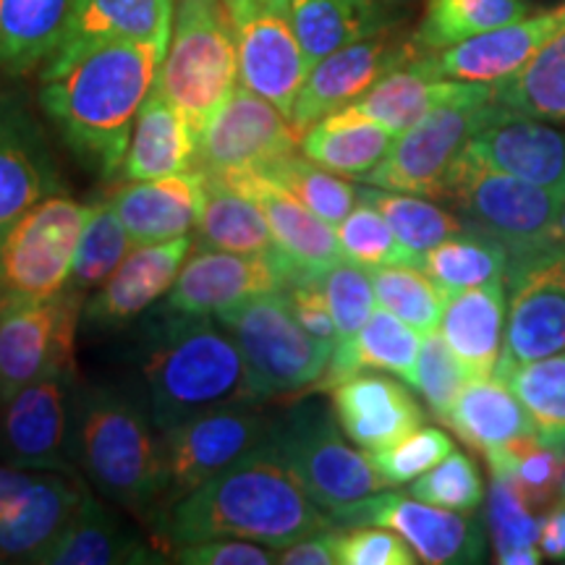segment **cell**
<instances>
[{
  "label": "cell",
  "mask_w": 565,
  "mask_h": 565,
  "mask_svg": "<svg viewBox=\"0 0 565 565\" xmlns=\"http://www.w3.org/2000/svg\"><path fill=\"white\" fill-rule=\"evenodd\" d=\"M532 419L534 437L565 456V353L500 372Z\"/></svg>",
  "instance_id": "7bdbcfd3"
},
{
  "label": "cell",
  "mask_w": 565,
  "mask_h": 565,
  "mask_svg": "<svg viewBox=\"0 0 565 565\" xmlns=\"http://www.w3.org/2000/svg\"><path fill=\"white\" fill-rule=\"evenodd\" d=\"M412 38L401 40L391 30L372 34V38L345 45L341 51L324 55L309 68L291 110V126L299 137L309 126L330 116V113L349 108L364 92H370L391 71L406 66L416 58Z\"/></svg>",
  "instance_id": "d6986e66"
},
{
  "label": "cell",
  "mask_w": 565,
  "mask_h": 565,
  "mask_svg": "<svg viewBox=\"0 0 565 565\" xmlns=\"http://www.w3.org/2000/svg\"><path fill=\"white\" fill-rule=\"evenodd\" d=\"M301 150L291 118L238 84L200 137V168L207 173H257Z\"/></svg>",
  "instance_id": "e0dca14e"
},
{
  "label": "cell",
  "mask_w": 565,
  "mask_h": 565,
  "mask_svg": "<svg viewBox=\"0 0 565 565\" xmlns=\"http://www.w3.org/2000/svg\"><path fill=\"white\" fill-rule=\"evenodd\" d=\"M252 175H259L263 181L273 183L275 189L294 196L296 202H301L303 207L312 210L317 217H322L330 225L341 223L359 202V186L345 181V175L317 166L303 152L288 154V158L273 162V166Z\"/></svg>",
  "instance_id": "b9f144b4"
},
{
  "label": "cell",
  "mask_w": 565,
  "mask_h": 565,
  "mask_svg": "<svg viewBox=\"0 0 565 565\" xmlns=\"http://www.w3.org/2000/svg\"><path fill=\"white\" fill-rule=\"evenodd\" d=\"M419 267L445 294H456L482 286H505L511 254L490 233L466 225L461 233L424 254Z\"/></svg>",
  "instance_id": "f35d334b"
},
{
  "label": "cell",
  "mask_w": 565,
  "mask_h": 565,
  "mask_svg": "<svg viewBox=\"0 0 565 565\" xmlns=\"http://www.w3.org/2000/svg\"><path fill=\"white\" fill-rule=\"evenodd\" d=\"M270 437L296 482L328 513L385 490L370 456L343 433L333 404L301 398L270 422Z\"/></svg>",
  "instance_id": "52a82bcc"
},
{
  "label": "cell",
  "mask_w": 565,
  "mask_h": 565,
  "mask_svg": "<svg viewBox=\"0 0 565 565\" xmlns=\"http://www.w3.org/2000/svg\"><path fill=\"white\" fill-rule=\"evenodd\" d=\"M422 341L424 335L419 330L377 307L349 343L335 345L317 391H330L359 372H391L404 383H412Z\"/></svg>",
  "instance_id": "d6a6232c"
},
{
  "label": "cell",
  "mask_w": 565,
  "mask_h": 565,
  "mask_svg": "<svg viewBox=\"0 0 565 565\" xmlns=\"http://www.w3.org/2000/svg\"><path fill=\"white\" fill-rule=\"evenodd\" d=\"M359 200L370 202L372 207L383 212L398 242L419 259L437 244H443L445 238L466 228L461 217L440 207L437 202H429L424 194L393 192V189H380L370 183V186H359Z\"/></svg>",
  "instance_id": "f6af8a7d"
},
{
  "label": "cell",
  "mask_w": 565,
  "mask_h": 565,
  "mask_svg": "<svg viewBox=\"0 0 565 565\" xmlns=\"http://www.w3.org/2000/svg\"><path fill=\"white\" fill-rule=\"evenodd\" d=\"M466 160L565 194V131L542 118L503 110L471 137Z\"/></svg>",
  "instance_id": "603a6c76"
},
{
  "label": "cell",
  "mask_w": 565,
  "mask_h": 565,
  "mask_svg": "<svg viewBox=\"0 0 565 565\" xmlns=\"http://www.w3.org/2000/svg\"><path fill=\"white\" fill-rule=\"evenodd\" d=\"M267 427H270V419L257 412V404H233L196 414L166 429L162 454H166L168 487L158 521L181 498L249 454L267 435Z\"/></svg>",
  "instance_id": "2e32d148"
},
{
  "label": "cell",
  "mask_w": 565,
  "mask_h": 565,
  "mask_svg": "<svg viewBox=\"0 0 565 565\" xmlns=\"http://www.w3.org/2000/svg\"><path fill=\"white\" fill-rule=\"evenodd\" d=\"M565 26V6L524 17L498 30L458 42L445 51L416 55L429 74L445 79L494 84L524 68L550 38Z\"/></svg>",
  "instance_id": "7402d4cb"
},
{
  "label": "cell",
  "mask_w": 565,
  "mask_h": 565,
  "mask_svg": "<svg viewBox=\"0 0 565 565\" xmlns=\"http://www.w3.org/2000/svg\"><path fill=\"white\" fill-rule=\"evenodd\" d=\"M540 550L547 561L565 563V500L542 513Z\"/></svg>",
  "instance_id": "91938a15"
},
{
  "label": "cell",
  "mask_w": 565,
  "mask_h": 565,
  "mask_svg": "<svg viewBox=\"0 0 565 565\" xmlns=\"http://www.w3.org/2000/svg\"><path fill=\"white\" fill-rule=\"evenodd\" d=\"M215 320L242 351L257 404L317 385L333 356V345L296 320L282 288L252 296L215 315Z\"/></svg>",
  "instance_id": "5b68a950"
},
{
  "label": "cell",
  "mask_w": 565,
  "mask_h": 565,
  "mask_svg": "<svg viewBox=\"0 0 565 565\" xmlns=\"http://www.w3.org/2000/svg\"><path fill=\"white\" fill-rule=\"evenodd\" d=\"M76 380V364L58 366L0 404V463L21 471L79 475L68 454Z\"/></svg>",
  "instance_id": "9a60e30c"
},
{
  "label": "cell",
  "mask_w": 565,
  "mask_h": 565,
  "mask_svg": "<svg viewBox=\"0 0 565 565\" xmlns=\"http://www.w3.org/2000/svg\"><path fill=\"white\" fill-rule=\"evenodd\" d=\"M338 565H414L419 557L401 534L385 526H338Z\"/></svg>",
  "instance_id": "11a10c76"
},
{
  "label": "cell",
  "mask_w": 565,
  "mask_h": 565,
  "mask_svg": "<svg viewBox=\"0 0 565 565\" xmlns=\"http://www.w3.org/2000/svg\"><path fill=\"white\" fill-rule=\"evenodd\" d=\"M338 526L296 482L270 427L249 454L207 479L154 524V540L171 555L173 547L212 536H238L282 550L303 536Z\"/></svg>",
  "instance_id": "7a4b0ae2"
},
{
  "label": "cell",
  "mask_w": 565,
  "mask_h": 565,
  "mask_svg": "<svg viewBox=\"0 0 565 565\" xmlns=\"http://www.w3.org/2000/svg\"><path fill=\"white\" fill-rule=\"evenodd\" d=\"M301 278L299 267L278 246L254 254L200 249L183 263L166 307L181 315L215 317L252 296L278 291Z\"/></svg>",
  "instance_id": "ac0fdd59"
},
{
  "label": "cell",
  "mask_w": 565,
  "mask_h": 565,
  "mask_svg": "<svg viewBox=\"0 0 565 565\" xmlns=\"http://www.w3.org/2000/svg\"><path fill=\"white\" fill-rule=\"evenodd\" d=\"M469 225L490 233L511 259L565 242V194L515 175L490 171L463 154L445 181V192Z\"/></svg>",
  "instance_id": "ba28073f"
},
{
  "label": "cell",
  "mask_w": 565,
  "mask_h": 565,
  "mask_svg": "<svg viewBox=\"0 0 565 565\" xmlns=\"http://www.w3.org/2000/svg\"><path fill=\"white\" fill-rule=\"evenodd\" d=\"M406 492L424 500V503L458 513H477L487 500L482 471H479L475 458L461 454V450H450L427 475L408 482Z\"/></svg>",
  "instance_id": "f907efd6"
},
{
  "label": "cell",
  "mask_w": 565,
  "mask_h": 565,
  "mask_svg": "<svg viewBox=\"0 0 565 565\" xmlns=\"http://www.w3.org/2000/svg\"><path fill=\"white\" fill-rule=\"evenodd\" d=\"M505 286V349L494 374L565 353V242L511 259Z\"/></svg>",
  "instance_id": "7c38bea8"
},
{
  "label": "cell",
  "mask_w": 565,
  "mask_h": 565,
  "mask_svg": "<svg viewBox=\"0 0 565 565\" xmlns=\"http://www.w3.org/2000/svg\"><path fill=\"white\" fill-rule=\"evenodd\" d=\"M335 231L345 263L364 267V270H377V267L391 265L419 267L422 263L416 254L398 242L383 212L364 200L356 202V207L335 225Z\"/></svg>",
  "instance_id": "681fc988"
},
{
  "label": "cell",
  "mask_w": 565,
  "mask_h": 565,
  "mask_svg": "<svg viewBox=\"0 0 565 565\" xmlns=\"http://www.w3.org/2000/svg\"><path fill=\"white\" fill-rule=\"evenodd\" d=\"M335 532L338 526L324 529V532L309 534L303 536V540L294 542V545L278 550V563L280 565H338Z\"/></svg>",
  "instance_id": "680465c9"
},
{
  "label": "cell",
  "mask_w": 565,
  "mask_h": 565,
  "mask_svg": "<svg viewBox=\"0 0 565 565\" xmlns=\"http://www.w3.org/2000/svg\"><path fill=\"white\" fill-rule=\"evenodd\" d=\"M192 246V236L160 244H134L110 278L84 301V330L100 335L118 333L126 324L141 320L154 307V301L171 294Z\"/></svg>",
  "instance_id": "44dd1931"
},
{
  "label": "cell",
  "mask_w": 565,
  "mask_h": 565,
  "mask_svg": "<svg viewBox=\"0 0 565 565\" xmlns=\"http://www.w3.org/2000/svg\"><path fill=\"white\" fill-rule=\"evenodd\" d=\"M200 168V134L154 87L141 105L126 150L124 181H154Z\"/></svg>",
  "instance_id": "4dcf8cb0"
},
{
  "label": "cell",
  "mask_w": 565,
  "mask_h": 565,
  "mask_svg": "<svg viewBox=\"0 0 565 565\" xmlns=\"http://www.w3.org/2000/svg\"><path fill=\"white\" fill-rule=\"evenodd\" d=\"M175 0H76L74 13L45 63L74 58L105 42L171 40Z\"/></svg>",
  "instance_id": "f546056e"
},
{
  "label": "cell",
  "mask_w": 565,
  "mask_h": 565,
  "mask_svg": "<svg viewBox=\"0 0 565 565\" xmlns=\"http://www.w3.org/2000/svg\"><path fill=\"white\" fill-rule=\"evenodd\" d=\"M492 477H503L529 500L536 513L563 503L565 456L540 443L534 435L521 437L505 448L484 454Z\"/></svg>",
  "instance_id": "ee69618b"
},
{
  "label": "cell",
  "mask_w": 565,
  "mask_h": 565,
  "mask_svg": "<svg viewBox=\"0 0 565 565\" xmlns=\"http://www.w3.org/2000/svg\"><path fill=\"white\" fill-rule=\"evenodd\" d=\"M131 246L134 242L129 233H126L118 212L113 210L110 202H100L92 212L87 228H84L79 238V246H76L74 267H71L66 288L87 301V296L95 288H100L110 278V273L124 263Z\"/></svg>",
  "instance_id": "c3c4849f"
},
{
  "label": "cell",
  "mask_w": 565,
  "mask_h": 565,
  "mask_svg": "<svg viewBox=\"0 0 565 565\" xmlns=\"http://www.w3.org/2000/svg\"><path fill=\"white\" fill-rule=\"evenodd\" d=\"M32 477L34 471L11 469V466L0 463V513H3L11 503H17L26 487H30Z\"/></svg>",
  "instance_id": "94428289"
},
{
  "label": "cell",
  "mask_w": 565,
  "mask_h": 565,
  "mask_svg": "<svg viewBox=\"0 0 565 565\" xmlns=\"http://www.w3.org/2000/svg\"><path fill=\"white\" fill-rule=\"evenodd\" d=\"M68 454L79 477L103 500L150 524L158 521L168 471L162 433L145 393L76 380Z\"/></svg>",
  "instance_id": "3957f363"
},
{
  "label": "cell",
  "mask_w": 565,
  "mask_h": 565,
  "mask_svg": "<svg viewBox=\"0 0 565 565\" xmlns=\"http://www.w3.org/2000/svg\"><path fill=\"white\" fill-rule=\"evenodd\" d=\"M469 383L471 374L466 372V366L458 362L456 353L445 343L440 330L424 335L414 377L408 383L422 398L424 408H429L437 419L445 422V416L454 408L456 398Z\"/></svg>",
  "instance_id": "f5cc1de1"
},
{
  "label": "cell",
  "mask_w": 565,
  "mask_h": 565,
  "mask_svg": "<svg viewBox=\"0 0 565 565\" xmlns=\"http://www.w3.org/2000/svg\"><path fill=\"white\" fill-rule=\"evenodd\" d=\"M529 11V0H427L412 42L419 55L437 53L524 19Z\"/></svg>",
  "instance_id": "60d3db41"
},
{
  "label": "cell",
  "mask_w": 565,
  "mask_h": 565,
  "mask_svg": "<svg viewBox=\"0 0 565 565\" xmlns=\"http://www.w3.org/2000/svg\"><path fill=\"white\" fill-rule=\"evenodd\" d=\"M87 487L66 471H34L24 494L0 513V563H34L53 545Z\"/></svg>",
  "instance_id": "4316f807"
},
{
  "label": "cell",
  "mask_w": 565,
  "mask_h": 565,
  "mask_svg": "<svg viewBox=\"0 0 565 565\" xmlns=\"http://www.w3.org/2000/svg\"><path fill=\"white\" fill-rule=\"evenodd\" d=\"M395 137L398 134L387 126L372 121L349 105L309 126L301 137V152L345 179H364L391 152Z\"/></svg>",
  "instance_id": "e575fe53"
},
{
  "label": "cell",
  "mask_w": 565,
  "mask_h": 565,
  "mask_svg": "<svg viewBox=\"0 0 565 565\" xmlns=\"http://www.w3.org/2000/svg\"><path fill=\"white\" fill-rule=\"evenodd\" d=\"M76 0H0V74L45 66L66 32Z\"/></svg>",
  "instance_id": "8d00e7d4"
},
{
  "label": "cell",
  "mask_w": 565,
  "mask_h": 565,
  "mask_svg": "<svg viewBox=\"0 0 565 565\" xmlns=\"http://www.w3.org/2000/svg\"><path fill=\"white\" fill-rule=\"evenodd\" d=\"M194 231L202 249L254 254L273 246L270 225L257 202L215 173H207L202 215Z\"/></svg>",
  "instance_id": "74e56055"
},
{
  "label": "cell",
  "mask_w": 565,
  "mask_h": 565,
  "mask_svg": "<svg viewBox=\"0 0 565 565\" xmlns=\"http://www.w3.org/2000/svg\"><path fill=\"white\" fill-rule=\"evenodd\" d=\"M238 55L225 0H175L173 32L158 87L202 137L238 87Z\"/></svg>",
  "instance_id": "8992f818"
},
{
  "label": "cell",
  "mask_w": 565,
  "mask_h": 565,
  "mask_svg": "<svg viewBox=\"0 0 565 565\" xmlns=\"http://www.w3.org/2000/svg\"><path fill=\"white\" fill-rule=\"evenodd\" d=\"M338 526H385L412 545L419 563L475 565L487 561L490 532L484 515L424 503L414 494L374 492L330 513Z\"/></svg>",
  "instance_id": "8fae6325"
},
{
  "label": "cell",
  "mask_w": 565,
  "mask_h": 565,
  "mask_svg": "<svg viewBox=\"0 0 565 565\" xmlns=\"http://www.w3.org/2000/svg\"><path fill=\"white\" fill-rule=\"evenodd\" d=\"M383 3H387V6H395V3H404V0H383Z\"/></svg>",
  "instance_id": "6125c7cd"
},
{
  "label": "cell",
  "mask_w": 565,
  "mask_h": 565,
  "mask_svg": "<svg viewBox=\"0 0 565 565\" xmlns=\"http://www.w3.org/2000/svg\"><path fill=\"white\" fill-rule=\"evenodd\" d=\"M221 179L257 202L267 225H270L273 246H278L299 267L303 278H312V275H320L328 267L341 263L343 254L341 244H338L335 225L324 223L312 210H307L301 202H296L294 196L275 189L273 183L263 181L259 175L233 173L221 175Z\"/></svg>",
  "instance_id": "f1b7e54d"
},
{
  "label": "cell",
  "mask_w": 565,
  "mask_h": 565,
  "mask_svg": "<svg viewBox=\"0 0 565 565\" xmlns=\"http://www.w3.org/2000/svg\"><path fill=\"white\" fill-rule=\"evenodd\" d=\"M505 286H482L448 294L437 330L471 380H477L498 372L505 349Z\"/></svg>",
  "instance_id": "1f68e13d"
},
{
  "label": "cell",
  "mask_w": 565,
  "mask_h": 565,
  "mask_svg": "<svg viewBox=\"0 0 565 565\" xmlns=\"http://www.w3.org/2000/svg\"><path fill=\"white\" fill-rule=\"evenodd\" d=\"M445 424L454 429L458 440L479 454H490L534 435L526 408L500 374L471 380L445 416Z\"/></svg>",
  "instance_id": "836d02e7"
},
{
  "label": "cell",
  "mask_w": 565,
  "mask_h": 565,
  "mask_svg": "<svg viewBox=\"0 0 565 565\" xmlns=\"http://www.w3.org/2000/svg\"><path fill=\"white\" fill-rule=\"evenodd\" d=\"M317 282H320L330 315H333L335 345L349 343L377 309L370 270L341 259L338 265L317 275Z\"/></svg>",
  "instance_id": "816d5d0a"
},
{
  "label": "cell",
  "mask_w": 565,
  "mask_h": 565,
  "mask_svg": "<svg viewBox=\"0 0 565 565\" xmlns=\"http://www.w3.org/2000/svg\"><path fill=\"white\" fill-rule=\"evenodd\" d=\"M95 207L66 192L45 196L0 236V307L45 299L66 288Z\"/></svg>",
  "instance_id": "9c48e42d"
},
{
  "label": "cell",
  "mask_w": 565,
  "mask_h": 565,
  "mask_svg": "<svg viewBox=\"0 0 565 565\" xmlns=\"http://www.w3.org/2000/svg\"><path fill=\"white\" fill-rule=\"evenodd\" d=\"M282 291L288 296V303H291L296 320H299L315 338L333 345L335 351V322L333 315H330L328 299H324L320 282H317V275L288 282Z\"/></svg>",
  "instance_id": "6f0895ef"
},
{
  "label": "cell",
  "mask_w": 565,
  "mask_h": 565,
  "mask_svg": "<svg viewBox=\"0 0 565 565\" xmlns=\"http://www.w3.org/2000/svg\"><path fill=\"white\" fill-rule=\"evenodd\" d=\"M377 307L401 317L422 335L440 328L448 294L416 265H391L370 270Z\"/></svg>",
  "instance_id": "7dc6e473"
},
{
  "label": "cell",
  "mask_w": 565,
  "mask_h": 565,
  "mask_svg": "<svg viewBox=\"0 0 565 565\" xmlns=\"http://www.w3.org/2000/svg\"><path fill=\"white\" fill-rule=\"evenodd\" d=\"M450 450H456L454 437L440 427H433V424H422L414 433L401 437L398 443L366 456H370L372 466L377 469V475L383 477L387 487H398L427 475Z\"/></svg>",
  "instance_id": "db71d44e"
},
{
  "label": "cell",
  "mask_w": 565,
  "mask_h": 565,
  "mask_svg": "<svg viewBox=\"0 0 565 565\" xmlns=\"http://www.w3.org/2000/svg\"><path fill=\"white\" fill-rule=\"evenodd\" d=\"M141 324L137 364L160 433L212 408L257 404L242 351L215 317L162 307Z\"/></svg>",
  "instance_id": "277c9868"
},
{
  "label": "cell",
  "mask_w": 565,
  "mask_h": 565,
  "mask_svg": "<svg viewBox=\"0 0 565 565\" xmlns=\"http://www.w3.org/2000/svg\"><path fill=\"white\" fill-rule=\"evenodd\" d=\"M171 40L105 42L40 68L38 100L68 152L100 179L121 173L134 124Z\"/></svg>",
  "instance_id": "6da1fadb"
},
{
  "label": "cell",
  "mask_w": 565,
  "mask_h": 565,
  "mask_svg": "<svg viewBox=\"0 0 565 565\" xmlns=\"http://www.w3.org/2000/svg\"><path fill=\"white\" fill-rule=\"evenodd\" d=\"M82 307L71 288L0 307V404L42 374L76 364Z\"/></svg>",
  "instance_id": "4fadbf2b"
},
{
  "label": "cell",
  "mask_w": 565,
  "mask_h": 565,
  "mask_svg": "<svg viewBox=\"0 0 565 565\" xmlns=\"http://www.w3.org/2000/svg\"><path fill=\"white\" fill-rule=\"evenodd\" d=\"M291 19L309 68L393 24L391 6L383 0H291Z\"/></svg>",
  "instance_id": "d590c367"
},
{
  "label": "cell",
  "mask_w": 565,
  "mask_h": 565,
  "mask_svg": "<svg viewBox=\"0 0 565 565\" xmlns=\"http://www.w3.org/2000/svg\"><path fill=\"white\" fill-rule=\"evenodd\" d=\"M61 192V171L45 129L21 92L0 87V236L26 210Z\"/></svg>",
  "instance_id": "ffe728a7"
},
{
  "label": "cell",
  "mask_w": 565,
  "mask_h": 565,
  "mask_svg": "<svg viewBox=\"0 0 565 565\" xmlns=\"http://www.w3.org/2000/svg\"><path fill=\"white\" fill-rule=\"evenodd\" d=\"M207 173L204 168L154 181H126L110 196L134 244H160L192 236L202 215Z\"/></svg>",
  "instance_id": "d4e9b609"
},
{
  "label": "cell",
  "mask_w": 565,
  "mask_h": 565,
  "mask_svg": "<svg viewBox=\"0 0 565 565\" xmlns=\"http://www.w3.org/2000/svg\"><path fill=\"white\" fill-rule=\"evenodd\" d=\"M238 55V82L291 118L309 74L296 38L291 0H225Z\"/></svg>",
  "instance_id": "5bb4252c"
},
{
  "label": "cell",
  "mask_w": 565,
  "mask_h": 565,
  "mask_svg": "<svg viewBox=\"0 0 565 565\" xmlns=\"http://www.w3.org/2000/svg\"><path fill=\"white\" fill-rule=\"evenodd\" d=\"M492 100L521 116L565 124V26L524 68L492 84Z\"/></svg>",
  "instance_id": "ab89813d"
},
{
  "label": "cell",
  "mask_w": 565,
  "mask_h": 565,
  "mask_svg": "<svg viewBox=\"0 0 565 565\" xmlns=\"http://www.w3.org/2000/svg\"><path fill=\"white\" fill-rule=\"evenodd\" d=\"M171 563L181 565H275L278 550L238 536H212L171 550Z\"/></svg>",
  "instance_id": "9f6ffc18"
},
{
  "label": "cell",
  "mask_w": 565,
  "mask_h": 565,
  "mask_svg": "<svg viewBox=\"0 0 565 565\" xmlns=\"http://www.w3.org/2000/svg\"><path fill=\"white\" fill-rule=\"evenodd\" d=\"M160 545L126 524L100 498L84 490L79 505L38 565H147L166 563Z\"/></svg>",
  "instance_id": "484cf974"
},
{
  "label": "cell",
  "mask_w": 565,
  "mask_h": 565,
  "mask_svg": "<svg viewBox=\"0 0 565 565\" xmlns=\"http://www.w3.org/2000/svg\"><path fill=\"white\" fill-rule=\"evenodd\" d=\"M540 519L529 500L503 477L490 479L487 492V532L494 561L503 565H540Z\"/></svg>",
  "instance_id": "bcb514c9"
},
{
  "label": "cell",
  "mask_w": 565,
  "mask_h": 565,
  "mask_svg": "<svg viewBox=\"0 0 565 565\" xmlns=\"http://www.w3.org/2000/svg\"><path fill=\"white\" fill-rule=\"evenodd\" d=\"M330 404L343 433L364 454L398 443L427 419L412 385L374 372H359L330 387Z\"/></svg>",
  "instance_id": "cb8c5ba5"
},
{
  "label": "cell",
  "mask_w": 565,
  "mask_h": 565,
  "mask_svg": "<svg viewBox=\"0 0 565 565\" xmlns=\"http://www.w3.org/2000/svg\"><path fill=\"white\" fill-rule=\"evenodd\" d=\"M492 100V84L484 82H461L445 79V76L429 74L419 61H408L406 66L391 71L370 92H364L353 110L372 121L387 126L401 134L412 129L424 116L454 103H487Z\"/></svg>",
  "instance_id": "83f0119b"
},
{
  "label": "cell",
  "mask_w": 565,
  "mask_h": 565,
  "mask_svg": "<svg viewBox=\"0 0 565 565\" xmlns=\"http://www.w3.org/2000/svg\"><path fill=\"white\" fill-rule=\"evenodd\" d=\"M503 105L454 103L443 105L395 137L391 152L362 181L393 192L443 196L445 181L471 137L503 116Z\"/></svg>",
  "instance_id": "30bf717a"
}]
</instances>
